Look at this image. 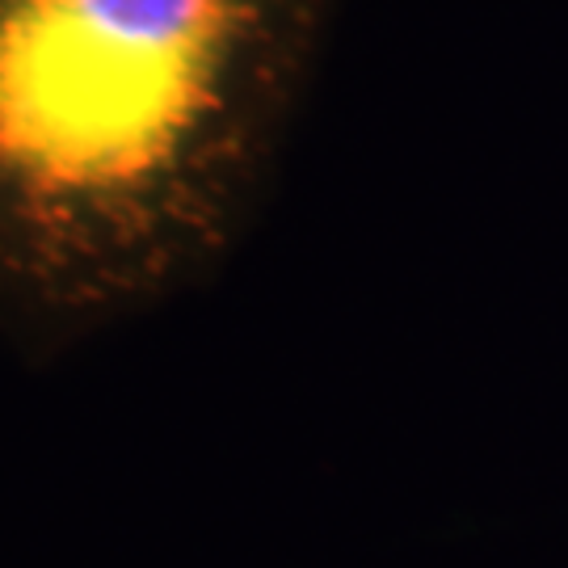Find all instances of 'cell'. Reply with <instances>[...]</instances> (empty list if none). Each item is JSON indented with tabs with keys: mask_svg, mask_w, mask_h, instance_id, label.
<instances>
[{
	"mask_svg": "<svg viewBox=\"0 0 568 568\" xmlns=\"http://www.w3.org/2000/svg\"><path fill=\"white\" fill-rule=\"evenodd\" d=\"M337 0H0V354L51 366L211 286Z\"/></svg>",
	"mask_w": 568,
	"mask_h": 568,
	"instance_id": "1",
	"label": "cell"
}]
</instances>
